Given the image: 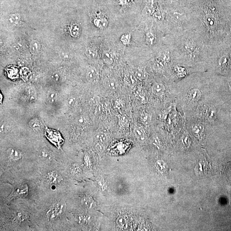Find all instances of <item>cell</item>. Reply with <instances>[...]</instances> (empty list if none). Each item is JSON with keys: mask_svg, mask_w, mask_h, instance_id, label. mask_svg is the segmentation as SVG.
<instances>
[{"mask_svg": "<svg viewBox=\"0 0 231 231\" xmlns=\"http://www.w3.org/2000/svg\"><path fill=\"white\" fill-rule=\"evenodd\" d=\"M21 17L18 14H12L9 15L7 18V22L9 25L15 26L20 22Z\"/></svg>", "mask_w": 231, "mask_h": 231, "instance_id": "cell-12", "label": "cell"}, {"mask_svg": "<svg viewBox=\"0 0 231 231\" xmlns=\"http://www.w3.org/2000/svg\"><path fill=\"white\" fill-rule=\"evenodd\" d=\"M192 127L193 132L196 135H199L200 133H202L204 130V126L200 123L195 124Z\"/></svg>", "mask_w": 231, "mask_h": 231, "instance_id": "cell-18", "label": "cell"}, {"mask_svg": "<svg viewBox=\"0 0 231 231\" xmlns=\"http://www.w3.org/2000/svg\"><path fill=\"white\" fill-rule=\"evenodd\" d=\"M117 223L119 226H123L126 225V221L124 217H120L117 220Z\"/></svg>", "mask_w": 231, "mask_h": 231, "instance_id": "cell-32", "label": "cell"}, {"mask_svg": "<svg viewBox=\"0 0 231 231\" xmlns=\"http://www.w3.org/2000/svg\"><path fill=\"white\" fill-rule=\"evenodd\" d=\"M134 75L136 79L141 81H146L148 78V74L145 68L143 67H139L137 68Z\"/></svg>", "mask_w": 231, "mask_h": 231, "instance_id": "cell-9", "label": "cell"}, {"mask_svg": "<svg viewBox=\"0 0 231 231\" xmlns=\"http://www.w3.org/2000/svg\"><path fill=\"white\" fill-rule=\"evenodd\" d=\"M77 122L80 125L84 126L88 122V120L85 116H81L78 118Z\"/></svg>", "mask_w": 231, "mask_h": 231, "instance_id": "cell-27", "label": "cell"}, {"mask_svg": "<svg viewBox=\"0 0 231 231\" xmlns=\"http://www.w3.org/2000/svg\"><path fill=\"white\" fill-rule=\"evenodd\" d=\"M217 111L215 108L210 107L207 111L206 114L208 120L211 121H214L217 117Z\"/></svg>", "mask_w": 231, "mask_h": 231, "instance_id": "cell-15", "label": "cell"}, {"mask_svg": "<svg viewBox=\"0 0 231 231\" xmlns=\"http://www.w3.org/2000/svg\"><path fill=\"white\" fill-rule=\"evenodd\" d=\"M144 11L145 14L147 15H152L155 13V10L154 8L152 6L148 5L146 6L144 8Z\"/></svg>", "mask_w": 231, "mask_h": 231, "instance_id": "cell-29", "label": "cell"}, {"mask_svg": "<svg viewBox=\"0 0 231 231\" xmlns=\"http://www.w3.org/2000/svg\"><path fill=\"white\" fill-rule=\"evenodd\" d=\"M28 189L26 185H22L17 188L16 193L19 195H25L28 193Z\"/></svg>", "mask_w": 231, "mask_h": 231, "instance_id": "cell-25", "label": "cell"}, {"mask_svg": "<svg viewBox=\"0 0 231 231\" xmlns=\"http://www.w3.org/2000/svg\"><path fill=\"white\" fill-rule=\"evenodd\" d=\"M129 121L126 115H122L119 118V123L122 126L126 127L128 124Z\"/></svg>", "mask_w": 231, "mask_h": 231, "instance_id": "cell-28", "label": "cell"}, {"mask_svg": "<svg viewBox=\"0 0 231 231\" xmlns=\"http://www.w3.org/2000/svg\"><path fill=\"white\" fill-rule=\"evenodd\" d=\"M41 44L38 40H33L30 43V51L34 55L39 54L41 50Z\"/></svg>", "mask_w": 231, "mask_h": 231, "instance_id": "cell-10", "label": "cell"}, {"mask_svg": "<svg viewBox=\"0 0 231 231\" xmlns=\"http://www.w3.org/2000/svg\"><path fill=\"white\" fill-rule=\"evenodd\" d=\"M29 125L30 128L34 131H38L41 129V123L38 119H32L29 122Z\"/></svg>", "mask_w": 231, "mask_h": 231, "instance_id": "cell-14", "label": "cell"}, {"mask_svg": "<svg viewBox=\"0 0 231 231\" xmlns=\"http://www.w3.org/2000/svg\"><path fill=\"white\" fill-rule=\"evenodd\" d=\"M96 138L100 142L103 143V144H105L107 143L108 139L107 136L106 135L105 133L101 132L99 133L96 136Z\"/></svg>", "mask_w": 231, "mask_h": 231, "instance_id": "cell-22", "label": "cell"}, {"mask_svg": "<svg viewBox=\"0 0 231 231\" xmlns=\"http://www.w3.org/2000/svg\"><path fill=\"white\" fill-rule=\"evenodd\" d=\"M141 120L144 124H147L149 123L151 120V117L149 114L147 113H143L141 116Z\"/></svg>", "mask_w": 231, "mask_h": 231, "instance_id": "cell-26", "label": "cell"}, {"mask_svg": "<svg viewBox=\"0 0 231 231\" xmlns=\"http://www.w3.org/2000/svg\"><path fill=\"white\" fill-rule=\"evenodd\" d=\"M74 98L69 99V101H68V103L70 105L72 106L74 105Z\"/></svg>", "mask_w": 231, "mask_h": 231, "instance_id": "cell-35", "label": "cell"}, {"mask_svg": "<svg viewBox=\"0 0 231 231\" xmlns=\"http://www.w3.org/2000/svg\"><path fill=\"white\" fill-rule=\"evenodd\" d=\"M131 38L132 36L130 34H124L121 37L120 40L124 45H128L131 42Z\"/></svg>", "mask_w": 231, "mask_h": 231, "instance_id": "cell-21", "label": "cell"}, {"mask_svg": "<svg viewBox=\"0 0 231 231\" xmlns=\"http://www.w3.org/2000/svg\"><path fill=\"white\" fill-rule=\"evenodd\" d=\"M134 133L136 138L140 142H143L146 140V135L143 129L140 127L135 126L134 129Z\"/></svg>", "mask_w": 231, "mask_h": 231, "instance_id": "cell-11", "label": "cell"}, {"mask_svg": "<svg viewBox=\"0 0 231 231\" xmlns=\"http://www.w3.org/2000/svg\"><path fill=\"white\" fill-rule=\"evenodd\" d=\"M103 59L105 62L107 64H111L114 61V56L111 52L109 51H105Z\"/></svg>", "mask_w": 231, "mask_h": 231, "instance_id": "cell-16", "label": "cell"}, {"mask_svg": "<svg viewBox=\"0 0 231 231\" xmlns=\"http://www.w3.org/2000/svg\"><path fill=\"white\" fill-rule=\"evenodd\" d=\"M86 76L88 81L91 83H94L98 81V72L97 70L93 67H90L87 69Z\"/></svg>", "mask_w": 231, "mask_h": 231, "instance_id": "cell-6", "label": "cell"}, {"mask_svg": "<svg viewBox=\"0 0 231 231\" xmlns=\"http://www.w3.org/2000/svg\"><path fill=\"white\" fill-rule=\"evenodd\" d=\"M71 168V172L74 174H78L80 172L79 167L77 165L73 164Z\"/></svg>", "mask_w": 231, "mask_h": 231, "instance_id": "cell-33", "label": "cell"}, {"mask_svg": "<svg viewBox=\"0 0 231 231\" xmlns=\"http://www.w3.org/2000/svg\"><path fill=\"white\" fill-rule=\"evenodd\" d=\"M96 149L99 152L102 153L105 150V144L101 142H99L96 145Z\"/></svg>", "mask_w": 231, "mask_h": 231, "instance_id": "cell-31", "label": "cell"}, {"mask_svg": "<svg viewBox=\"0 0 231 231\" xmlns=\"http://www.w3.org/2000/svg\"><path fill=\"white\" fill-rule=\"evenodd\" d=\"M17 218L20 220L23 221L25 219V214L23 213L19 212L17 214Z\"/></svg>", "mask_w": 231, "mask_h": 231, "instance_id": "cell-34", "label": "cell"}, {"mask_svg": "<svg viewBox=\"0 0 231 231\" xmlns=\"http://www.w3.org/2000/svg\"><path fill=\"white\" fill-rule=\"evenodd\" d=\"M95 24L100 29H104L107 27L108 20L104 17H99L94 20Z\"/></svg>", "mask_w": 231, "mask_h": 231, "instance_id": "cell-13", "label": "cell"}, {"mask_svg": "<svg viewBox=\"0 0 231 231\" xmlns=\"http://www.w3.org/2000/svg\"><path fill=\"white\" fill-rule=\"evenodd\" d=\"M151 90L152 93L158 97L162 96L165 91V87L161 83L155 82L152 85Z\"/></svg>", "mask_w": 231, "mask_h": 231, "instance_id": "cell-4", "label": "cell"}, {"mask_svg": "<svg viewBox=\"0 0 231 231\" xmlns=\"http://www.w3.org/2000/svg\"><path fill=\"white\" fill-rule=\"evenodd\" d=\"M99 101L100 99L98 96H93L90 99L89 103L92 106L96 105L99 103Z\"/></svg>", "mask_w": 231, "mask_h": 231, "instance_id": "cell-30", "label": "cell"}, {"mask_svg": "<svg viewBox=\"0 0 231 231\" xmlns=\"http://www.w3.org/2000/svg\"><path fill=\"white\" fill-rule=\"evenodd\" d=\"M66 204L64 201L59 200L54 202L50 207L46 213L47 218L50 220H54L62 215L65 210Z\"/></svg>", "mask_w": 231, "mask_h": 231, "instance_id": "cell-1", "label": "cell"}, {"mask_svg": "<svg viewBox=\"0 0 231 231\" xmlns=\"http://www.w3.org/2000/svg\"><path fill=\"white\" fill-rule=\"evenodd\" d=\"M231 59L228 55H223L220 58L218 62V68L221 72H226L231 65Z\"/></svg>", "mask_w": 231, "mask_h": 231, "instance_id": "cell-3", "label": "cell"}, {"mask_svg": "<svg viewBox=\"0 0 231 231\" xmlns=\"http://www.w3.org/2000/svg\"><path fill=\"white\" fill-rule=\"evenodd\" d=\"M7 154L13 161H19L22 158V153L20 150L14 148H10L7 150Z\"/></svg>", "mask_w": 231, "mask_h": 231, "instance_id": "cell-8", "label": "cell"}, {"mask_svg": "<svg viewBox=\"0 0 231 231\" xmlns=\"http://www.w3.org/2000/svg\"><path fill=\"white\" fill-rule=\"evenodd\" d=\"M202 96L201 91L197 88H193L188 90L187 93L186 98L190 103L195 104L200 100Z\"/></svg>", "mask_w": 231, "mask_h": 231, "instance_id": "cell-2", "label": "cell"}, {"mask_svg": "<svg viewBox=\"0 0 231 231\" xmlns=\"http://www.w3.org/2000/svg\"><path fill=\"white\" fill-rule=\"evenodd\" d=\"M103 85L105 88L111 91H115L118 87V84L113 78H106L103 81Z\"/></svg>", "mask_w": 231, "mask_h": 231, "instance_id": "cell-7", "label": "cell"}, {"mask_svg": "<svg viewBox=\"0 0 231 231\" xmlns=\"http://www.w3.org/2000/svg\"><path fill=\"white\" fill-rule=\"evenodd\" d=\"M46 96H47V99H48L49 102H50L53 103L57 99L58 95L55 91L49 90L47 92Z\"/></svg>", "mask_w": 231, "mask_h": 231, "instance_id": "cell-19", "label": "cell"}, {"mask_svg": "<svg viewBox=\"0 0 231 231\" xmlns=\"http://www.w3.org/2000/svg\"><path fill=\"white\" fill-rule=\"evenodd\" d=\"M174 69L178 77L179 78L184 77L187 74V72L186 69L184 67L178 66H175Z\"/></svg>", "mask_w": 231, "mask_h": 231, "instance_id": "cell-17", "label": "cell"}, {"mask_svg": "<svg viewBox=\"0 0 231 231\" xmlns=\"http://www.w3.org/2000/svg\"><path fill=\"white\" fill-rule=\"evenodd\" d=\"M86 54L91 59H95L97 56V52L95 49L91 48H88L87 49Z\"/></svg>", "mask_w": 231, "mask_h": 231, "instance_id": "cell-23", "label": "cell"}, {"mask_svg": "<svg viewBox=\"0 0 231 231\" xmlns=\"http://www.w3.org/2000/svg\"><path fill=\"white\" fill-rule=\"evenodd\" d=\"M155 36L151 31H149L146 34V40L147 43L150 45H152L155 42Z\"/></svg>", "mask_w": 231, "mask_h": 231, "instance_id": "cell-20", "label": "cell"}, {"mask_svg": "<svg viewBox=\"0 0 231 231\" xmlns=\"http://www.w3.org/2000/svg\"><path fill=\"white\" fill-rule=\"evenodd\" d=\"M228 84H229V87L230 90L231 92V87L230 86L229 84V83H228ZM230 111H231V110H230Z\"/></svg>", "mask_w": 231, "mask_h": 231, "instance_id": "cell-36", "label": "cell"}, {"mask_svg": "<svg viewBox=\"0 0 231 231\" xmlns=\"http://www.w3.org/2000/svg\"><path fill=\"white\" fill-rule=\"evenodd\" d=\"M46 180L50 184H56L60 182L62 179L61 175L56 171H50L47 173L46 176Z\"/></svg>", "mask_w": 231, "mask_h": 231, "instance_id": "cell-5", "label": "cell"}, {"mask_svg": "<svg viewBox=\"0 0 231 231\" xmlns=\"http://www.w3.org/2000/svg\"><path fill=\"white\" fill-rule=\"evenodd\" d=\"M82 203L85 206L91 208L93 206V201L91 198L87 196L84 198L82 200Z\"/></svg>", "mask_w": 231, "mask_h": 231, "instance_id": "cell-24", "label": "cell"}]
</instances>
